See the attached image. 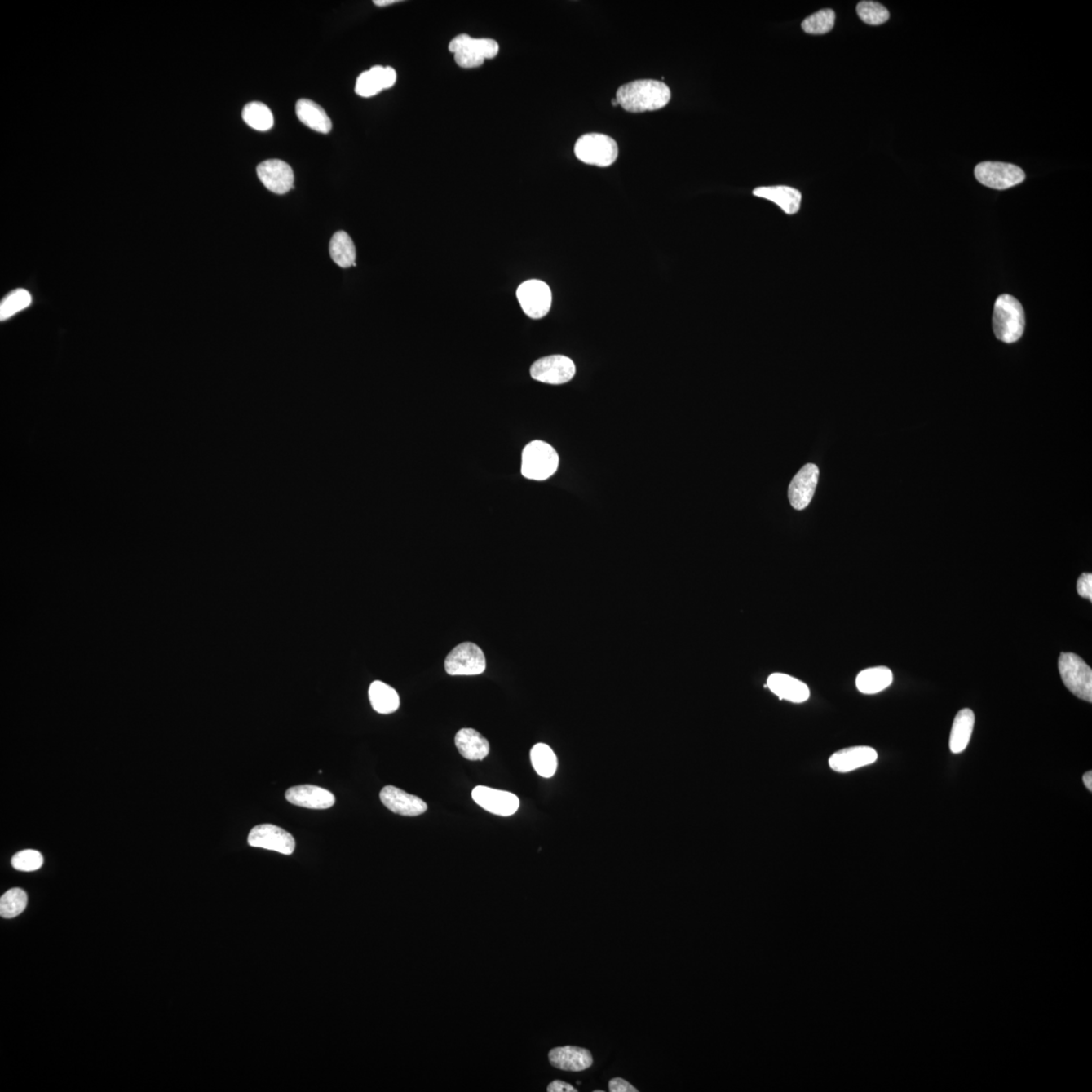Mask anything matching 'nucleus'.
Here are the masks:
<instances>
[{
  "mask_svg": "<svg viewBox=\"0 0 1092 1092\" xmlns=\"http://www.w3.org/2000/svg\"><path fill=\"white\" fill-rule=\"evenodd\" d=\"M242 117L244 122L252 129L267 132L272 128L274 124L273 115L267 104L253 101V103L245 105L243 109Z\"/></svg>",
  "mask_w": 1092,
  "mask_h": 1092,
  "instance_id": "nucleus-26",
  "label": "nucleus"
},
{
  "mask_svg": "<svg viewBox=\"0 0 1092 1092\" xmlns=\"http://www.w3.org/2000/svg\"><path fill=\"white\" fill-rule=\"evenodd\" d=\"M530 374L535 381L548 385H564L575 377L576 365L571 358L564 356H546L534 362Z\"/></svg>",
  "mask_w": 1092,
  "mask_h": 1092,
  "instance_id": "nucleus-9",
  "label": "nucleus"
},
{
  "mask_svg": "<svg viewBox=\"0 0 1092 1092\" xmlns=\"http://www.w3.org/2000/svg\"><path fill=\"white\" fill-rule=\"evenodd\" d=\"M516 294L523 312L531 319H542L550 310L552 294L546 282L538 280L523 282Z\"/></svg>",
  "mask_w": 1092,
  "mask_h": 1092,
  "instance_id": "nucleus-8",
  "label": "nucleus"
},
{
  "mask_svg": "<svg viewBox=\"0 0 1092 1092\" xmlns=\"http://www.w3.org/2000/svg\"><path fill=\"white\" fill-rule=\"evenodd\" d=\"M1083 783H1085V787L1087 788V789H1089L1090 791H1092V771H1086V773L1085 774V776H1083Z\"/></svg>",
  "mask_w": 1092,
  "mask_h": 1092,
  "instance_id": "nucleus-38",
  "label": "nucleus"
},
{
  "mask_svg": "<svg viewBox=\"0 0 1092 1092\" xmlns=\"http://www.w3.org/2000/svg\"><path fill=\"white\" fill-rule=\"evenodd\" d=\"M331 259L338 267L348 268L356 267V250L352 239L344 231L336 232L330 242Z\"/></svg>",
  "mask_w": 1092,
  "mask_h": 1092,
  "instance_id": "nucleus-25",
  "label": "nucleus"
},
{
  "mask_svg": "<svg viewBox=\"0 0 1092 1092\" xmlns=\"http://www.w3.org/2000/svg\"><path fill=\"white\" fill-rule=\"evenodd\" d=\"M974 174L981 184L998 191L1015 187L1026 179L1019 166L1003 162H982L975 167Z\"/></svg>",
  "mask_w": 1092,
  "mask_h": 1092,
  "instance_id": "nucleus-7",
  "label": "nucleus"
},
{
  "mask_svg": "<svg viewBox=\"0 0 1092 1092\" xmlns=\"http://www.w3.org/2000/svg\"><path fill=\"white\" fill-rule=\"evenodd\" d=\"M1077 593L1083 598L1092 601V575L1090 573H1082L1077 581Z\"/></svg>",
  "mask_w": 1092,
  "mask_h": 1092,
  "instance_id": "nucleus-34",
  "label": "nucleus"
},
{
  "mask_svg": "<svg viewBox=\"0 0 1092 1092\" xmlns=\"http://www.w3.org/2000/svg\"><path fill=\"white\" fill-rule=\"evenodd\" d=\"M754 195L762 199L775 202L787 214L798 212L802 196L797 189L786 185L778 187H763L754 189Z\"/></svg>",
  "mask_w": 1092,
  "mask_h": 1092,
  "instance_id": "nucleus-20",
  "label": "nucleus"
},
{
  "mask_svg": "<svg viewBox=\"0 0 1092 1092\" xmlns=\"http://www.w3.org/2000/svg\"><path fill=\"white\" fill-rule=\"evenodd\" d=\"M893 674L886 667L869 668L860 672L855 679V686L860 692L867 695L882 692L892 684Z\"/></svg>",
  "mask_w": 1092,
  "mask_h": 1092,
  "instance_id": "nucleus-23",
  "label": "nucleus"
},
{
  "mask_svg": "<svg viewBox=\"0 0 1092 1092\" xmlns=\"http://www.w3.org/2000/svg\"><path fill=\"white\" fill-rule=\"evenodd\" d=\"M471 797L484 811L500 816L515 815L520 805L519 798L515 794L486 786L475 787L471 792Z\"/></svg>",
  "mask_w": 1092,
  "mask_h": 1092,
  "instance_id": "nucleus-11",
  "label": "nucleus"
},
{
  "mask_svg": "<svg viewBox=\"0 0 1092 1092\" xmlns=\"http://www.w3.org/2000/svg\"><path fill=\"white\" fill-rule=\"evenodd\" d=\"M612 105H613V107H618L619 103H618V101H617V99H612Z\"/></svg>",
  "mask_w": 1092,
  "mask_h": 1092,
  "instance_id": "nucleus-40",
  "label": "nucleus"
},
{
  "mask_svg": "<svg viewBox=\"0 0 1092 1092\" xmlns=\"http://www.w3.org/2000/svg\"><path fill=\"white\" fill-rule=\"evenodd\" d=\"M28 904V895L23 889L12 888L0 900V914L4 918H14L24 912Z\"/></svg>",
  "mask_w": 1092,
  "mask_h": 1092,
  "instance_id": "nucleus-29",
  "label": "nucleus"
},
{
  "mask_svg": "<svg viewBox=\"0 0 1092 1092\" xmlns=\"http://www.w3.org/2000/svg\"><path fill=\"white\" fill-rule=\"evenodd\" d=\"M820 470L813 463H807L797 475L789 486L788 497L789 501L796 510H803L807 507L812 500L816 490L817 482H819Z\"/></svg>",
  "mask_w": 1092,
  "mask_h": 1092,
  "instance_id": "nucleus-13",
  "label": "nucleus"
},
{
  "mask_svg": "<svg viewBox=\"0 0 1092 1092\" xmlns=\"http://www.w3.org/2000/svg\"><path fill=\"white\" fill-rule=\"evenodd\" d=\"M399 2L400 0H374V3L378 7H387Z\"/></svg>",
  "mask_w": 1092,
  "mask_h": 1092,
  "instance_id": "nucleus-39",
  "label": "nucleus"
},
{
  "mask_svg": "<svg viewBox=\"0 0 1092 1092\" xmlns=\"http://www.w3.org/2000/svg\"><path fill=\"white\" fill-rule=\"evenodd\" d=\"M396 82H397V73H396V70L391 69V67H385V74H383L385 90L393 87Z\"/></svg>",
  "mask_w": 1092,
  "mask_h": 1092,
  "instance_id": "nucleus-37",
  "label": "nucleus"
},
{
  "mask_svg": "<svg viewBox=\"0 0 1092 1092\" xmlns=\"http://www.w3.org/2000/svg\"><path fill=\"white\" fill-rule=\"evenodd\" d=\"M486 657L476 644L463 643L454 648L445 660V670L451 676H475L486 670Z\"/></svg>",
  "mask_w": 1092,
  "mask_h": 1092,
  "instance_id": "nucleus-6",
  "label": "nucleus"
},
{
  "mask_svg": "<svg viewBox=\"0 0 1092 1092\" xmlns=\"http://www.w3.org/2000/svg\"><path fill=\"white\" fill-rule=\"evenodd\" d=\"M548 1059L554 1068L570 1072H581L593 1065L591 1052L576 1046L554 1048L548 1054Z\"/></svg>",
  "mask_w": 1092,
  "mask_h": 1092,
  "instance_id": "nucleus-16",
  "label": "nucleus"
},
{
  "mask_svg": "<svg viewBox=\"0 0 1092 1092\" xmlns=\"http://www.w3.org/2000/svg\"><path fill=\"white\" fill-rule=\"evenodd\" d=\"M617 99L627 112L657 111L669 104L670 91L657 80H636L619 87Z\"/></svg>",
  "mask_w": 1092,
  "mask_h": 1092,
  "instance_id": "nucleus-1",
  "label": "nucleus"
},
{
  "mask_svg": "<svg viewBox=\"0 0 1092 1092\" xmlns=\"http://www.w3.org/2000/svg\"><path fill=\"white\" fill-rule=\"evenodd\" d=\"M285 798L290 803L309 809H327L335 804V797L330 791L313 785L290 788Z\"/></svg>",
  "mask_w": 1092,
  "mask_h": 1092,
  "instance_id": "nucleus-17",
  "label": "nucleus"
},
{
  "mask_svg": "<svg viewBox=\"0 0 1092 1092\" xmlns=\"http://www.w3.org/2000/svg\"><path fill=\"white\" fill-rule=\"evenodd\" d=\"M1058 668L1062 681L1077 697L1092 702V670L1081 657L1072 652L1061 653Z\"/></svg>",
  "mask_w": 1092,
  "mask_h": 1092,
  "instance_id": "nucleus-4",
  "label": "nucleus"
},
{
  "mask_svg": "<svg viewBox=\"0 0 1092 1092\" xmlns=\"http://www.w3.org/2000/svg\"><path fill=\"white\" fill-rule=\"evenodd\" d=\"M594 1092H603V1090H594Z\"/></svg>",
  "mask_w": 1092,
  "mask_h": 1092,
  "instance_id": "nucleus-41",
  "label": "nucleus"
},
{
  "mask_svg": "<svg viewBox=\"0 0 1092 1092\" xmlns=\"http://www.w3.org/2000/svg\"><path fill=\"white\" fill-rule=\"evenodd\" d=\"M248 844L284 855H292L296 847L292 834L272 825L254 826L249 833Z\"/></svg>",
  "mask_w": 1092,
  "mask_h": 1092,
  "instance_id": "nucleus-10",
  "label": "nucleus"
},
{
  "mask_svg": "<svg viewBox=\"0 0 1092 1092\" xmlns=\"http://www.w3.org/2000/svg\"><path fill=\"white\" fill-rule=\"evenodd\" d=\"M257 175L268 191L285 195L294 188V175L288 163L278 159L267 160L257 166Z\"/></svg>",
  "mask_w": 1092,
  "mask_h": 1092,
  "instance_id": "nucleus-12",
  "label": "nucleus"
},
{
  "mask_svg": "<svg viewBox=\"0 0 1092 1092\" xmlns=\"http://www.w3.org/2000/svg\"><path fill=\"white\" fill-rule=\"evenodd\" d=\"M43 863V855L35 850L19 851L11 859L12 867L15 870L23 872H33L40 869Z\"/></svg>",
  "mask_w": 1092,
  "mask_h": 1092,
  "instance_id": "nucleus-33",
  "label": "nucleus"
},
{
  "mask_svg": "<svg viewBox=\"0 0 1092 1092\" xmlns=\"http://www.w3.org/2000/svg\"><path fill=\"white\" fill-rule=\"evenodd\" d=\"M547 1091H548V1092H577V1090H576L575 1087H573V1085H568V1083H567V1082H564V1081H552V1082L550 1083V1085L547 1086Z\"/></svg>",
  "mask_w": 1092,
  "mask_h": 1092,
  "instance_id": "nucleus-36",
  "label": "nucleus"
},
{
  "mask_svg": "<svg viewBox=\"0 0 1092 1092\" xmlns=\"http://www.w3.org/2000/svg\"><path fill=\"white\" fill-rule=\"evenodd\" d=\"M834 22H836L834 11L833 10H822L808 16L801 25H802L805 33H811V35H825V33L832 31Z\"/></svg>",
  "mask_w": 1092,
  "mask_h": 1092,
  "instance_id": "nucleus-31",
  "label": "nucleus"
},
{
  "mask_svg": "<svg viewBox=\"0 0 1092 1092\" xmlns=\"http://www.w3.org/2000/svg\"><path fill=\"white\" fill-rule=\"evenodd\" d=\"M857 12L860 19L864 23L871 25H879L886 23L889 20V11L886 7L876 2H861L858 3Z\"/></svg>",
  "mask_w": 1092,
  "mask_h": 1092,
  "instance_id": "nucleus-32",
  "label": "nucleus"
},
{
  "mask_svg": "<svg viewBox=\"0 0 1092 1092\" xmlns=\"http://www.w3.org/2000/svg\"><path fill=\"white\" fill-rule=\"evenodd\" d=\"M455 745L466 760L482 761L490 753L486 737L472 728H462L455 736Z\"/></svg>",
  "mask_w": 1092,
  "mask_h": 1092,
  "instance_id": "nucleus-19",
  "label": "nucleus"
},
{
  "mask_svg": "<svg viewBox=\"0 0 1092 1092\" xmlns=\"http://www.w3.org/2000/svg\"><path fill=\"white\" fill-rule=\"evenodd\" d=\"M381 800L391 812L404 816H418L427 811V804L415 795L394 786H386L381 791Z\"/></svg>",
  "mask_w": 1092,
  "mask_h": 1092,
  "instance_id": "nucleus-15",
  "label": "nucleus"
},
{
  "mask_svg": "<svg viewBox=\"0 0 1092 1092\" xmlns=\"http://www.w3.org/2000/svg\"><path fill=\"white\" fill-rule=\"evenodd\" d=\"M369 696L374 710L381 714H390L397 711L400 698L394 688L381 681H375L369 687Z\"/></svg>",
  "mask_w": 1092,
  "mask_h": 1092,
  "instance_id": "nucleus-24",
  "label": "nucleus"
},
{
  "mask_svg": "<svg viewBox=\"0 0 1092 1092\" xmlns=\"http://www.w3.org/2000/svg\"><path fill=\"white\" fill-rule=\"evenodd\" d=\"M559 458L554 447L541 440L530 442L522 453L521 472L526 479L545 480L558 471Z\"/></svg>",
  "mask_w": 1092,
  "mask_h": 1092,
  "instance_id": "nucleus-3",
  "label": "nucleus"
},
{
  "mask_svg": "<svg viewBox=\"0 0 1092 1092\" xmlns=\"http://www.w3.org/2000/svg\"><path fill=\"white\" fill-rule=\"evenodd\" d=\"M31 294L24 289H18L7 294L0 303V320L6 321L19 312L31 305Z\"/></svg>",
  "mask_w": 1092,
  "mask_h": 1092,
  "instance_id": "nucleus-30",
  "label": "nucleus"
},
{
  "mask_svg": "<svg viewBox=\"0 0 1092 1092\" xmlns=\"http://www.w3.org/2000/svg\"><path fill=\"white\" fill-rule=\"evenodd\" d=\"M766 687H768L771 692L777 695L780 699L794 703L807 701L809 696H811V691H809L808 686L805 683L786 674H771L768 678Z\"/></svg>",
  "mask_w": 1092,
  "mask_h": 1092,
  "instance_id": "nucleus-18",
  "label": "nucleus"
},
{
  "mask_svg": "<svg viewBox=\"0 0 1092 1092\" xmlns=\"http://www.w3.org/2000/svg\"><path fill=\"white\" fill-rule=\"evenodd\" d=\"M609 1091H610V1092H639V1090H638V1089H635V1087H634V1085H631L630 1083H628L626 1081H624L623 1078L617 1077V1078L611 1079V1081H610V1082H609Z\"/></svg>",
  "mask_w": 1092,
  "mask_h": 1092,
  "instance_id": "nucleus-35",
  "label": "nucleus"
},
{
  "mask_svg": "<svg viewBox=\"0 0 1092 1092\" xmlns=\"http://www.w3.org/2000/svg\"><path fill=\"white\" fill-rule=\"evenodd\" d=\"M383 74L385 67L382 66H374L373 69L361 73L356 80V94L362 98H370L385 90Z\"/></svg>",
  "mask_w": 1092,
  "mask_h": 1092,
  "instance_id": "nucleus-28",
  "label": "nucleus"
},
{
  "mask_svg": "<svg viewBox=\"0 0 1092 1092\" xmlns=\"http://www.w3.org/2000/svg\"><path fill=\"white\" fill-rule=\"evenodd\" d=\"M530 758L534 770L543 778H551L558 769V758L550 746L546 744L535 745L531 749Z\"/></svg>",
  "mask_w": 1092,
  "mask_h": 1092,
  "instance_id": "nucleus-27",
  "label": "nucleus"
},
{
  "mask_svg": "<svg viewBox=\"0 0 1092 1092\" xmlns=\"http://www.w3.org/2000/svg\"><path fill=\"white\" fill-rule=\"evenodd\" d=\"M1024 325L1023 307L1018 299L1010 294L999 297L993 311V331L997 338L1005 343H1017L1023 334Z\"/></svg>",
  "mask_w": 1092,
  "mask_h": 1092,
  "instance_id": "nucleus-2",
  "label": "nucleus"
},
{
  "mask_svg": "<svg viewBox=\"0 0 1092 1092\" xmlns=\"http://www.w3.org/2000/svg\"><path fill=\"white\" fill-rule=\"evenodd\" d=\"M575 154L581 162L607 167L612 166L618 157L617 143L604 134H586L577 141Z\"/></svg>",
  "mask_w": 1092,
  "mask_h": 1092,
  "instance_id": "nucleus-5",
  "label": "nucleus"
},
{
  "mask_svg": "<svg viewBox=\"0 0 1092 1092\" xmlns=\"http://www.w3.org/2000/svg\"><path fill=\"white\" fill-rule=\"evenodd\" d=\"M296 113L298 120L310 129L318 133H330L332 130L330 117L315 101L299 99L296 105Z\"/></svg>",
  "mask_w": 1092,
  "mask_h": 1092,
  "instance_id": "nucleus-21",
  "label": "nucleus"
},
{
  "mask_svg": "<svg viewBox=\"0 0 1092 1092\" xmlns=\"http://www.w3.org/2000/svg\"><path fill=\"white\" fill-rule=\"evenodd\" d=\"M975 715L971 710H962L957 714L950 735V749L953 754H961L966 749L971 740Z\"/></svg>",
  "mask_w": 1092,
  "mask_h": 1092,
  "instance_id": "nucleus-22",
  "label": "nucleus"
},
{
  "mask_svg": "<svg viewBox=\"0 0 1092 1092\" xmlns=\"http://www.w3.org/2000/svg\"><path fill=\"white\" fill-rule=\"evenodd\" d=\"M878 754L870 746H851L838 750L829 758V767L838 773H849L863 767L874 764Z\"/></svg>",
  "mask_w": 1092,
  "mask_h": 1092,
  "instance_id": "nucleus-14",
  "label": "nucleus"
}]
</instances>
